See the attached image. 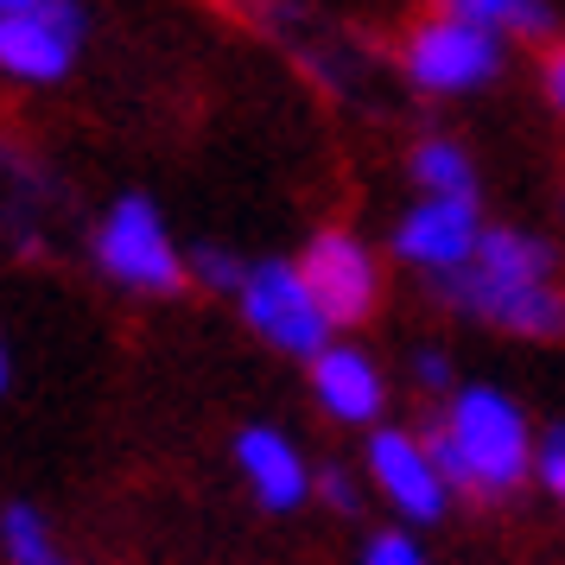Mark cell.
<instances>
[{
	"instance_id": "obj_1",
	"label": "cell",
	"mask_w": 565,
	"mask_h": 565,
	"mask_svg": "<svg viewBox=\"0 0 565 565\" xmlns=\"http://www.w3.org/2000/svg\"><path fill=\"white\" fill-rule=\"evenodd\" d=\"M433 286L458 318L483 324V331L527 337V343H559L565 337V280L546 235L489 223L477 255Z\"/></svg>"
},
{
	"instance_id": "obj_2",
	"label": "cell",
	"mask_w": 565,
	"mask_h": 565,
	"mask_svg": "<svg viewBox=\"0 0 565 565\" xmlns=\"http://www.w3.org/2000/svg\"><path fill=\"white\" fill-rule=\"evenodd\" d=\"M438 470L458 502H509L534 483V445L540 426L509 387L495 382H458L445 394L438 419L426 426Z\"/></svg>"
},
{
	"instance_id": "obj_3",
	"label": "cell",
	"mask_w": 565,
	"mask_h": 565,
	"mask_svg": "<svg viewBox=\"0 0 565 565\" xmlns=\"http://www.w3.org/2000/svg\"><path fill=\"white\" fill-rule=\"evenodd\" d=\"M509 64V39L502 32L463 20L451 7H433L419 13L407 32H401V77L433 96V103H451V96H477L502 77Z\"/></svg>"
},
{
	"instance_id": "obj_4",
	"label": "cell",
	"mask_w": 565,
	"mask_h": 565,
	"mask_svg": "<svg viewBox=\"0 0 565 565\" xmlns=\"http://www.w3.org/2000/svg\"><path fill=\"white\" fill-rule=\"evenodd\" d=\"M89 260L108 286H121L134 299H172V292L191 286L184 248L172 242V230H166V216L147 191H121L103 210V223L89 235Z\"/></svg>"
},
{
	"instance_id": "obj_5",
	"label": "cell",
	"mask_w": 565,
	"mask_h": 565,
	"mask_svg": "<svg viewBox=\"0 0 565 565\" xmlns=\"http://www.w3.org/2000/svg\"><path fill=\"white\" fill-rule=\"evenodd\" d=\"M235 311H242V324H248L274 356H292V362H311L337 337V318L324 311L318 286L306 280L299 255L248 260V274L235 286Z\"/></svg>"
},
{
	"instance_id": "obj_6",
	"label": "cell",
	"mask_w": 565,
	"mask_h": 565,
	"mask_svg": "<svg viewBox=\"0 0 565 565\" xmlns=\"http://www.w3.org/2000/svg\"><path fill=\"white\" fill-rule=\"evenodd\" d=\"M362 477H369V495L387 502V514H401L413 527H438L451 514V483L438 470L426 433H407V426H387L375 419L369 426V445H362Z\"/></svg>"
},
{
	"instance_id": "obj_7",
	"label": "cell",
	"mask_w": 565,
	"mask_h": 565,
	"mask_svg": "<svg viewBox=\"0 0 565 565\" xmlns=\"http://www.w3.org/2000/svg\"><path fill=\"white\" fill-rule=\"evenodd\" d=\"M483 230L489 223H483L477 191H470V198L419 191V198L394 216V230H387V255L401 260L407 274H419V280H445V274H458L463 260L477 255Z\"/></svg>"
},
{
	"instance_id": "obj_8",
	"label": "cell",
	"mask_w": 565,
	"mask_h": 565,
	"mask_svg": "<svg viewBox=\"0 0 565 565\" xmlns=\"http://www.w3.org/2000/svg\"><path fill=\"white\" fill-rule=\"evenodd\" d=\"M83 39H89V13L83 0H32L20 13H0V77L45 89L77 71Z\"/></svg>"
},
{
	"instance_id": "obj_9",
	"label": "cell",
	"mask_w": 565,
	"mask_h": 565,
	"mask_svg": "<svg viewBox=\"0 0 565 565\" xmlns=\"http://www.w3.org/2000/svg\"><path fill=\"white\" fill-rule=\"evenodd\" d=\"M299 267L306 280L318 286L324 311L337 318V331H356L382 311V292H387V274H382V255L362 242L356 230H318L299 248Z\"/></svg>"
},
{
	"instance_id": "obj_10",
	"label": "cell",
	"mask_w": 565,
	"mask_h": 565,
	"mask_svg": "<svg viewBox=\"0 0 565 565\" xmlns=\"http://www.w3.org/2000/svg\"><path fill=\"white\" fill-rule=\"evenodd\" d=\"M306 387H311V401H318V413L331 426H343V433H369L387 413V369L362 343H343V337H331L306 362Z\"/></svg>"
},
{
	"instance_id": "obj_11",
	"label": "cell",
	"mask_w": 565,
	"mask_h": 565,
	"mask_svg": "<svg viewBox=\"0 0 565 565\" xmlns=\"http://www.w3.org/2000/svg\"><path fill=\"white\" fill-rule=\"evenodd\" d=\"M235 477L248 483L260 514H299L311 502V483H318V463L299 451V438L280 433V426H242L230 445Z\"/></svg>"
},
{
	"instance_id": "obj_12",
	"label": "cell",
	"mask_w": 565,
	"mask_h": 565,
	"mask_svg": "<svg viewBox=\"0 0 565 565\" xmlns=\"http://www.w3.org/2000/svg\"><path fill=\"white\" fill-rule=\"evenodd\" d=\"M407 179H413V191H451V198H470V191H477V159H470V147L451 140V134H426V140L413 147V159H407Z\"/></svg>"
},
{
	"instance_id": "obj_13",
	"label": "cell",
	"mask_w": 565,
	"mask_h": 565,
	"mask_svg": "<svg viewBox=\"0 0 565 565\" xmlns=\"http://www.w3.org/2000/svg\"><path fill=\"white\" fill-rule=\"evenodd\" d=\"M438 7H451L463 20L502 32V39H553V26H559L553 0H438Z\"/></svg>"
},
{
	"instance_id": "obj_14",
	"label": "cell",
	"mask_w": 565,
	"mask_h": 565,
	"mask_svg": "<svg viewBox=\"0 0 565 565\" xmlns=\"http://www.w3.org/2000/svg\"><path fill=\"white\" fill-rule=\"evenodd\" d=\"M0 559L7 565H57V534L52 521L32 509V502H7L0 509Z\"/></svg>"
},
{
	"instance_id": "obj_15",
	"label": "cell",
	"mask_w": 565,
	"mask_h": 565,
	"mask_svg": "<svg viewBox=\"0 0 565 565\" xmlns=\"http://www.w3.org/2000/svg\"><path fill=\"white\" fill-rule=\"evenodd\" d=\"M362 565H426V540H419V527L413 521H382V527H369L356 546Z\"/></svg>"
},
{
	"instance_id": "obj_16",
	"label": "cell",
	"mask_w": 565,
	"mask_h": 565,
	"mask_svg": "<svg viewBox=\"0 0 565 565\" xmlns=\"http://www.w3.org/2000/svg\"><path fill=\"white\" fill-rule=\"evenodd\" d=\"M184 274H191V286H204V292H216V299H235L248 260L230 255L223 242H198V248H184Z\"/></svg>"
},
{
	"instance_id": "obj_17",
	"label": "cell",
	"mask_w": 565,
	"mask_h": 565,
	"mask_svg": "<svg viewBox=\"0 0 565 565\" xmlns=\"http://www.w3.org/2000/svg\"><path fill=\"white\" fill-rule=\"evenodd\" d=\"M534 489L553 502V509H565V419H553V426H540V445H534Z\"/></svg>"
},
{
	"instance_id": "obj_18",
	"label": "cell",
	"mask_w": 565,
	"mask_h": 565,
	"mask_svg": "<svg viewBox=\"0 0 565 565\" xmlns=\"http://www.w3.org/2000/svg\"><path fill=\"white\" fill-rule=\"evenodd\" d=\"M362 495H369V477H362V470H350V463H318L311 502H324L331 514H356Z\"/></svg>"
},
{
	"instance_id": "obj_19",
	"label": "cell",
	"mask_w": 565,
	"mask_h": 565,
	"mask_svg": "<svg viewBox=\"0 0 565 565\" xmlns=\"http://www.w3.org/2000/svg\"><path fill=\"white\" fill-rule=\"evenodd\" d=\"M413 387H419L426 401H445V394L458 387V362L445 356V350H433V343L413 350Z\"/></svg>"
},
{
	"instance_id": "obj_20",
	"label": "cell",
	"mask_w": 565,
	"mask_h": 565,
	"mask_svg": "<svg viewBox=\"0 0 565 565\" xmlns=\"http://www.w3.org/2000/svg\"><path fill=\"white\" fill-rule=\"evenodd\" d=\"M540 96H546V108L565 121V45H553L546 64H540Z\"/></svg>"
},
{
	"instance_id": "obj_21",
	"label": "cell",
	"mask_w": 565,
	"mask_h": 565,
	"mask_svg": "<svg viewBox=\"0 0 565 565\" xmlns=\"http://www.w3.org/2000/svg\"><path fill=\"white\" fill-rule=\"evenodd\" d=\"M13 387V350H7V337H0V394Z\"/></svg>"
},
{
	"instance_id": "obj_22",
	"label": "cell",
	"mask_w": 565,
	"mask_h": 565,
	"mask_svg": "<svg viewBox=\"0 0 565 565\" xmlns=\"http://www.w3.org/2000/svg\"><path fill=\"white\" fill-rule=\"evenodd\" d=\"M20 7H32V0H0V13H20Z\"/></svg>"
}]
</instances>
